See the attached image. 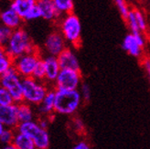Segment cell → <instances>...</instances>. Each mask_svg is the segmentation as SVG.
I'll return each mask as SVG.
<instances>
[{
  "label": "cell",
  "instance_id": "6da1fadb",
  "mask_svg": "<svg viewBox=\"0 0 150 149\" xmlns=\"http://www.w3.org/2000/svg\"><path fill=\"white\" fill-rule=\"evenodd\" d=\"M81 94L77 90L56 89L55 90V113L59 114L71 115L80 107Z\"/></svg>",
  "mask_w": 150,
  "mask_h": 149
},
{
  "label": "cell",
  "instance_id": "7a4b0ae2",
  "mask_svg": "<svg viewBox=\"0 0 150 149\" xmlns=\"http://www.w3.org/2000/svg\"><path fill=\"white\" fill-rule=\"evenodd\" d=\"M3 49L14 59L25 53H31L37 51L32 40H30V37L28 36L25 29L22 28L15 29L8 43Z\"/></svg>",
  "mask_w": 150,
  "mask_h": 149
},
{
  "label": "cell",
  "instance_id": "3957f363",
  "mask_svg": "<svg viewBox=\"0 0 150 149\" xmlns=\"http://www.w3.org/2000/svg\"><path fill=\"white\" fill-rule=\"evenodd\" d=\"M1 87L8 91L15 101V103L24 102L23 96V77L18 72L16 67L11 66L6 72L1 74Z\"/></svg>",
  "mask_w": 150,
  "mask_h": 149
},
{
  "label": "cell",
  "instance_id": "277c9868",
  "mask_svg": "<svg viewBox=\"0 0 150 149\" xmlns=\"http://www.w3.org/2000/svg\"><path fill=\"white\" fill-rule=\"evenodd\" d=\"M17 131L24 133L29 136L34 141L36 148L47 149L50 146V136L46 129L42 128L39 123L29 121L25 123H19Z\"/></svg>",
  "mask_w": 150,
  "mask_h": 149
},
{
  "label": "cell",
  "instance_id": "5b68a950",
  "mask_svg": "<svg viewBox=\"0 0 150 149\" xmlns=\"http://www.w3.org/2000/svg\"><path fill=\"white\" fill-rule=\"evenodd\" d=\"M48 92L47 87L33 77L23 78L24 102L33 105H39Z\"/></svg>",
  "mask_w": 150,
  "mask_h": 149
},
{
  "label": "cell",
  "instance_id": "8992f818",
  "mask_svg": "<svg viewBox=\"0 0 150 149\" xmlns=\"http://www.w3.org/2000/svg\"><path fill=\"white\" fill-rule=\"evenodd\" d=\"M61 30L66 41L73 44L75 46L80 44L81 26L79 18L75 14H73V12L65 15V17L62 18Z\"/></svg>",
  "mask_w": 150,
  "mask_h": 149
},
{
  "label": "cell",
  "instance_id": "52a82bcc",
  "mask_svg": "<svg viewBox=\"0 0 150 149\" xmlns=\"http://www.w3.org/2000/svg\"><path fill=\"white\" fill-rule=\"evenodd\" d=\"M81 76L80 71L71 69H62L55 81L56 89L76 90L81 84Z\"/></svg>",
  "mask_w": 150,
  "mask_h": 149
},
{
  "label": "cell",
  "instance_id": "ba28073f",
  "mask_svg": "<svg viewBox=\"0 0 150 149\" xmlns=\"http://www.w3.org/2000/svg\"><path fill=\"white\" fill-rule=\"evenodd\" d=\"M40 59L37 51L25 53L14 59V66L23 78L32 77V73Z\"/></svg>",
  "mask_w": 150,
  "mask_h": 149
},
{
  "label": "cell",
  "instance_id": "9c48e42d",
  "mask_svg": "<svg viewBox=\"0 0 150 149\" xmlns=\"http://www.w3.org/2000/svg\"><path fill=\"white\" fill-rule=\"evenodd\" d=\"M18 104L13 103L10 105H0V124L6 127L15 129L19 124Z\"/></svg>",
  "mask_w": 150,
  "mask_h": 149
},
{
  "label": "cell",
  "instance_id": "30bf717a",
  "mask_svg": "<svg viewBox=\"0 0 150 149\" xmlns=\"http://www.w3.org/2000/svg\"><path fill=\"white\" fill-rule=\"evenodd\" d=\"M65 38L62 33L59 32H52L45 40V49L47 50L49 55L58 56L61 52H62L65 49Z\"/></svg>",
  "mask_w": 150,
  "mask_h": 149
},
{
  "label": "cell",
  "instance_id": "8fae6325",
  "mask_svg": "<svg viewBox=\"0 0 150 149\" xmlns=\"http://www.w3.org/2000/svg\"><path fill=\"white\" fill-rule=\"evenodd\" d=\"M58 61L62 69H71L80 71L79 61L71 49H65L58 56Z\"/></svg>",
  "mask_w": 150,
  "mask_h": 149
},
{
  "label": "cell",
  "instance_id": "7c38bea8",
  "mask_svg": "<svg viewBox=\"0 0 150 149\" xmlns=\"http://www.w3.org/2000/svg\"><path fill=\"white\" fill-rule=\"evenodd\" d=\"M37 6L41 13V18L46 20H55L62 16L57 10L53 0H37Z\"/></svg>",
  "mask_w": 150,
  "mask_h": 149
},
{
  "label": "cell",
  "instance_id": "4fadbf2b",
  "mask_svg": "<svg viewBox=\"0 0 150 149\" xmlns=\"http://www.w3.org/2000/svg\"><path fill=\"white\" fill-rule=\"evenodd\" d=\"M45 63V68H46V79L49 81H54L59 75L62 68L59 66L58 57L49 55L43 59Z\"/></svg>",
  "mask_w": 150,
  "mask_h": 149
},
{
  "label": "cell",
  "instance_id": "5bb4252c",
  "mask_svg": "<svg viewBox=\"0 0 150 149\" xmlns=\"http://www.w3.org/2000/svg\"><path fill=\"white\" fill-rule=\"evenodd\" d=\"M0 18H1V22L4 26L8 27L14 29V30L17 28H19L21 22L23 20V18H22L13 8H11L10 6H9V8L4 10L1 13Z\"/></svg>",
  "mask_w": 150,
  "mask_h": 149
},
{
  "label": "cell",
  "instance_id": "9a60e30c",
  "mask_svg": "<svg viewBox=\"0 0 150 149\" xmlns=\"http://www.w3.org/2000/svg\"><path fill=\"white\" fill-rule=\"evenodd\" d=\"M37 5V0H12L10 7L25 19L28 13Z\"/></svg>",
  "mask_w": 150,
  "mask_h": 149
},
{
  "label": "cell",
  "instance_id": "2e32d148",
  "mask_svg": "<svg viewBox=\"0 0 150 149\" xmlns=\"http://www.w3.org/2000/svg\"><path fill=\"white\" fill-rule=\"evenodd\" d=\"M122 48L124 50L134 57H139L141 55L142 47L138 44V42L136 40V37L133 33L128 34L125 36V38L123 40Z\"/></svg>",
  "mask_w": 150,
  "mask_h": 149
},
{
  "label": "cell",
  "instance_id": "e0dca14e",
  "mask_svg": "<svg viewBox=\"0 0 150 149\" xmlns=\"http://www.w3.org/2000/svg\"><path fill=\"white\" fill-rule=\"evenodd\" d=\"M55 91H49L42 102L38 105V111L42 115H49L54 111Z\"/></svg>",
  "mask_w": 150,
  "mask_h": 149
},
{
  "label": "cell",
  "instance_id": "ac0fdd59",
  "mask_svg": "<svg viewBox=\"0 0 150 149\" xmlns=\"http://www.w3.org/2000/svg\"><path fill=\"white\" fill-rule=\"evenodd\" d=\"M13 144L16 145L17 149H35L36 145L33 139L26 135L24 133L17 132L15 133V136L13 139Z\"/></svg>",
  "mask_w": 150,
  "mask_h": 149
},
{
  "label": "cell",
  "instance_id": "d6986e66",
  "mask_svg": "<svg viewBox=\"0 0 150 149\" xmlns=\"http://www.w3.org/2000/svg\"><path fill=\"white\" fill-rule=\"evenodd\" d=\"M18 104V119L20 123H25L33 121V111L30 107V104L22 102Z\"/></svg>",
  "mask_w": 150,
  "mask_h": 149
},
{
  "label": "cell",
  "instance_id": "ffe728a7",
  "mask_svg": "<svg viewBox=\"0 0 150 149\" xmlns=\"http://www.w3.org/2000/svg\"><path fill=\"white\" fill-rule=\"evenodd\" d=\"M57 10L61 15H68L73 12V0H53Z\"/></svg>",
  "mask_w": 150,
  "mask_h": 149
},
{
  "label": "cell",
  "instance_id": "44dd1931",
  "mask_svg": "<svg viewBox=\"0 0 150 149\" xmlns=\"http://www.w3.org/2000/svg\"><path fill=\"white\" fill-rule=\"evenodd\" d=\"M14 65V58L3 49L0 51V73L3 74Z\"/></svg>",
  "mask_w": 150,
  "mask_h": 149
},
{
  "label": "cell",
  "instance_id": "7402d4cb",
  "mask_svg": "<svg viewBox=\"0 0 150 149\" xmlns=\"http://www.w3.org/2000/svg\"><path fill=\"white\" fill-rule=\"evenodd\" d=\"M15 133L12 128L6 127L2 124H0V141L3 145H7L13 143Z\"/></svg>",
  "mask_w": 150,
  "mask_h": 149
},
{
  "label": "cell",
  "instance_id": "603a6c76",
  "mask_svg": "<svg viewBox=\"0 0 150 149\" xmlns=\"http://www.w3.org/2000/svg\"><path fill=\"white\" fill-rule=\"evenodd\" d=\"M32 77L38 81H42L46 79V68H45V63L43 59H40L38 61L34 71L32 73Z\"/></svg>",
  "mask_w": 150,
  "mask_h": 149
},
{
  "label": "cell",
  "instance_id": "cb8c5ba5",
  "mask_svg": "<svg viewBox=\"0 0 150 149\" xmlns=\"http://www.w3.org/2000/svg\"><path fill=\"white\" fill-rule=\"evenodd\" d=\"M14 29L6 27V26H2L0 28V45L2 48H4L7 43H8L11 36L13 34Z\"/></svg>",
  "mask_w": 150,
  "mask_h": 149
},
{
  "label": "cell",
  "instance_id": "d4e9b609",
  "mask_svg": "<svg viewBox=\"0 0 150 149\" xmlns=\"http://www.w3.org/2000/svg\"><path fill=\"white\" fill-rule=\"evenodd\" d=\"M13 103H15V101L11 93L6 89L1 87L0 89V105H10Z\"/></svg>",
  "mask_w": 150,
  "mask_h": 149
},
{
  "label": "cell",
  "instance_id": "484cf974",
  "mask_svg": "<svg viewBox=\"0 0 150 149\" xmlns=\"http://www.w3.org/2000/svg\"><path fill=\"white\" fill-rule=\"evenodd\" d=\"M125 21L127 22V24H128L132 32L140 31V28H139V25H138V22H137V16H136V13H134V11H130L129 12L128 18H127V19Z\"/></svg>",
  "mask_w": 150,
  "mask_h": 149
},
{
  "label": "cell",
  "instance_id": "4316f807",
  "mask_svg": "<svg viewBox=\"0 0 150 149\" xmlns=\"http://www.w3.org/2000/svg\"><path fill=\"white\" fill-rule=\"evenodd\" d=\"M117 8L120 12V14H121V16L123 17V18L125 20L127 19V18H128V15H129V9H128V6H127V5L125 4V0H114Z\"/></svg>",
  "mask_w": 150,
  "mask_h": 149
},
{
  "label": "cell",
  "instance_id": "83f0119b",
  "mask_svg": "<svg viewBox=\"0 0 150 149\" xmlns=\"http://www.w3.org/2000/svg\"><path fill=\"white\" fill-rule=\"evenodd\" d=\"M41 18V13H40V10L39 8V6L37 5L33 7V8L28 13V15L26 16L25 19L24 20H27V21H29V20H34V19H38Z\"/></svg>",
  "mask_w": 150,
  "mask_h": 149
},
{
  "label": "cell",
  "instance_id": "f1b7e54d",
  "mask_svg": "<svg viewBox=\"0 0 150 149\" xmlns=\"http://www.w3.org/2000/svg\"><path fill=\"white\" fill-rule=\"evenodd\" d=\"M81 94L85 102H89L91 100V88L86 83H82L81 84Z\"/></svg>",
  "mask_w": 150,
  "mask_h": 149
},
{
  "label": "cell",
  "instance_id": "f546056e",
  "mask_svg": "<svg viewBox=\"0 0 150 149\" xmlns=\"http://www.w3.org/2000/svg\"><path fill=\"white\" fill-rule=\"evenodd\" d=\"M134 13H136V16H137V22H138V25H139V28H140V30L142 31H145L146 29V22L145 20V18L143 16V14H142L140 11L138 10H134Z\"/></svg>",
  "mask_w": 150,
  "mask_h": 149
},
{
  "label": "cell",
  "instance_id": "4dcf8cb0",
  "mask_svg": "<svg viewBox=\"0 0 150 149\" xmlns=\"http://www.w3.org/2000/svg\"><path fill=\"white\" fill-rule=\"evenodd\" d=\"M132 33L134 35V37H136V40H137V41L138 42L139 45H140L142 48H143L144 45H145V39H144V37L141 35L140 31H137V32H132Z\"/></svg>",
  "mask_w": 150,
  "mask_h": 149
},
{
  "label": "cell",
  "instance_id": "1f68e13d",
  "mask_svg": "<svg viewBox=\"0 0 150 149\" xmlns=\"http://www.w3.org/2000/svg\"><path fill=\"white\" fill-rule=\"evenodd\" d=\"M74 128L77 132H81L82 130L84 129V124L82 123L81 120L80 119H76V120H74Z\"/></svg>",
  "mask_w": 150,
  "mask_h": 149
},
{
  "label": "cell",
  "instance_id": "d6a6232c",
  "mask_svg": "<svg viewBox=\"0 0 150 149\" xmlns=\"http://www.w3.org/2000/svg\"><path fill=\"white\" fill-rule=\"evenodd\" d=\"M89 148H90V145L86 142H83V141L79 142L78 144H76L73 146V149H89Z\"/></svg>",
  "mask_w": 150,
  "mask_h": 149
},
{
  "label": "cell",
  "instance_id": "836d02e7",
  "mask_svg": "<svg viewBox=\"0 0 150 149\" xmlns=\"http://www.w3.org/2000/svg\"><path fill=\"white\" fill-rule=\"evenodd\" d=\"M143 64H144V67L146 71V73L148 75V79H149V83H150V59H146L143 62Z\"/></svg>",
  "mask_w": 150,
  "mask_h": 149
},
{
  "label": "cell",
  "instance_id": "e575fe53",
  "mask_svg": "<svg viewBox=\"0 0 150 149\" xmlns=\"http://www.w3.org/2000/svg\"><path fill=\"white\" fill-rule=\"evenodd\" d=\"M39 124H40V125L41 126L42 128L47 129V126H48V121H47V119H40V120L39 121Z\"/></svg>",
  "mask_w": 150,
  "mask_h": 149
},
{
  "label": "cell",
  "instance_id": "d590c367",
  "mask_svg": "<svg viewBox=\"0 0 150 149\" xmlns=\"http://www.w3.org/2000/svg\"><path fill=\"white\" fill-rule=\"evenodd\" d=\"M2 148H3V149H17L16 145H15L13 143L7 144V145H4Z\"/></svg>",
  "mask_w": 150,
  "mask_h": 149
}]
</instances>
